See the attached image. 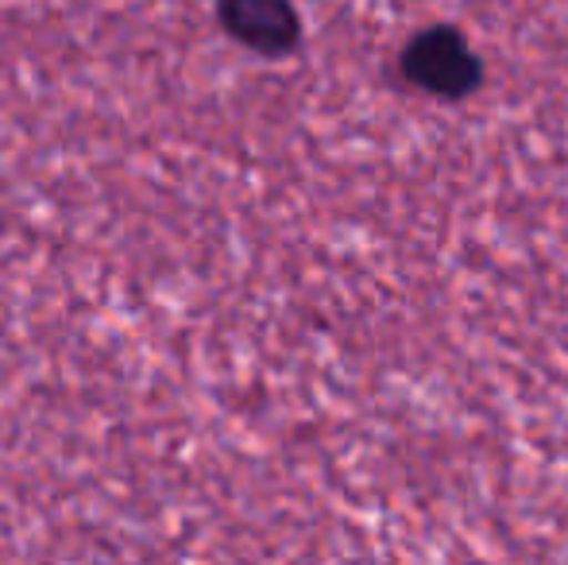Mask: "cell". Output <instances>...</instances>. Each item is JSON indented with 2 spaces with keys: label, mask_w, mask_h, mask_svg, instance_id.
Here are the masks:
<instances>
[{
  "label": "cell",
  "mask_w": 568,
  "mask_h": 565,
  "mask_svg": "<svg viewBox=\"0 0 568 565\" xmlns=\"http://www.w3.org/2000/svg\"><path fill=\"white\" fill-rule=\"evenodd\" d=\"M403 74L414 90L442 101H460L484 82V62L456 28H426L403 51Z\"/></svg>",
  "instance_id": "6da1fadb"
},
{
  "label": "cell",
  "mask_w": 568,
  "mask_h": 565,
  "mask_svg": "<svg viewBox=\"0 0 568 565\" xmlns=\"http://www.w3.org/2000/svg\"><path fill=\"white\" fill-rule=\"evenodd\" d=\"M217 12L229 36L260 54L294 51L302 36L298 8L291 0H217Z\"/></svg>",
  "instance_id": "7a4b0ae2"
}]
</instances>
